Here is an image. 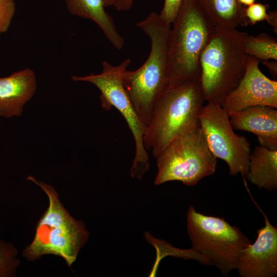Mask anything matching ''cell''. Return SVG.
Returning a JSON list of instances; mask_svg holds the SVG:
<instances>
[{
    "instance_id": "obj_1",
    "label": "cell",
    "mask_w": 277,
    "mask_h": 277,
    "mask_svg": "<svg viewBox=\"0 0 277 277\" xmlns=\"http://www.w3.org/2000/svg\"><path fill=\"white\" fill-rule=\"evenodd\" d=\"M149 38L151 48L145 62L137 69H126L123 84L141 121L147 126L159 97L169 87V42L170 24L160 14L151 12L135 24Z\"/></svg>"
},
{
    "instance_id": "obj_15",
    "label": "cell",
    "mask_w": 277,
    "mask_h": 277,
    "mask_svg": "<svg viewBox=\"0 0 277 277\" xmlns=\"http://www.w3.org/2000/svg\"><path fill=\"white\" fill-rule=\"evenodd\" d=\"M246 178L259 189L273 191L277 188V150L261 145L251 151Z\"/></svg>"
},
{
    "instance_id": "obj_26",
    "label": "cell",
    "mask_w": 277,
    "mask_h": 277,
    "mask_svg": "<svg viewBox=\"0 0 277 277\" xmlns=\"http://www.w3.org/2000/svg\"><path fill=\"white\" fill-rule=\"evenodd\" d=\"M240 4L244 7L248 6L254 3L256 0H238Z\"/></svg>"
},
{
    "instance_id": "obj_3",
    "label": "cell",
    "mask_w": 277,
    "mask_h": 277,
    "mask_svg": "<svg viewBox=\"0 0 277 277\" xmlns=\"http://www.w3.org/2000/svg\"><path fill=\"white\" fill-rule=\"evenodd\" d=\"M27 179L46 193L49 205L38 220L34 239L24 249L23 256L27 260L34 261L44 255L53 254L62 257L71 267L89 233L84 222L73 218L64 207L53 187L32 176Z\"/></svg>"
},
{
    "instance_id": "obj_10",
    "label": "cell",
    "mask_w": 277,
    "mask_h": 277,
    "mask_svg": "<svg viewBox=\"0 0 277 277\" xmlns=\"http://www.w3.org/2000/svg\"><path fill=\"white\" fill-rule=\"evenodd\" d=\"M260 62L253 57H248L243 77L221 104L228 115L257 105L277 108V81L263 73L259 67Z\"/></svg>"
},
{
    "instance_id": "obj_19",
    "label": "cell",
    "mask_w": 277,
    "mask_h": 277,
    "mask_svg": "<svg viewBox=\"0 0 277 277\" xmlns=\"http://www.w3.org/2000/svg\"><path fill=\"white\" fill-rule=\"evenodd\" d=\"M17 249L10 243L0 241V277L14 274L19 264Z\"/></svg>"
},
{
    "instance_id": "obj_17",
    "label": "cell",
    "mask_w": 277,
    "mask_h": 277,
    "mask_svg": "<svg viewBox=\"0 0 277 277\" xmlns=\"http://www.w3.org/2000/svg\"><path fill=\"white\" fill-rule=\"evenodd\" d=\"M243 49L248 56L260 61L277 60L276 40L265 33H261L255 36L248 34L243 42Z\"/></svg>"
},
{
    "instance_id": "obj_24",
    "label": "cell",
    "mask_w": 277,
    "mask_h": 277,
    "mask_svg": "<svg viewBox=\"0 0 277 277\" xmlns=\"http://www.w3.org/2000/svg\"><path fill=\"white\" fill-rule=\"evenodd\" d=\"M267 22L273 28L274 32L277 33V11H271L268 13Z\"/></svg>"
},
{
    "instance_id": "obj_8",
    "label": "cell",
    "mask_w": 277,
    "mask_h": 277,
    "mask_svg": "<svg viewBox=\"0 0 277 277\" xmlns=\"http://www.w3.org/2000/svg\"><path fill=\"white\" fill-rule=\"evenodd\" d=\"M131 61L125 60L121 64L113 66L104 61L102 63L101 73H92L89 75H73L74 81L90 83L101 91L100 99L102 107L109 110L114 107L123 115L132 134L135 144V155L130 168L133 177L141 179L149 170V159L147 150L144 144V135L146 126L136 114L125 89L123 75Z\"/></svg>"
},
{
    "instance_id": "obj_27",
    "label": "cell",
    "mask_w": 277,
    "mask_h": 277,
    "mask_svg": "<svg viewBox=\"0 0 277 277\" xmlns=\"http://www.w3.org/2000/svg\"><path fill=\"white\" fill-rule=\"evenodd\" d=\"M114 0H104L105 7L112 6L113 5Z\"/></svg>"
},
{
    "instance_id": "obj_5",
    "label": "cell",
    "mask_w": 277,
    "mask_h": 277,
    "mask_svg": "<svg viewBox=\"0 0 277 277\" xmlns=\"http://www.w3.org/2000/svg\"><path fill=\"white\" fill-rule=\"evenodd\" d=\"M169 42V88L201 81V57L213 28L194 0H185L172 22Z\"/></svg>"
},
{
    "instance_id": "obj_4",
    "label": "cell",
    "mask_w": 277,
    "mask_h": 277,
    "mask_svg": "<svg viewBox=\"0 0 277 277\" xmlns=\"http://www.w3.org/2000/svg\"><path fill=\"white\" fill-rule=\"evenodd\" d=\"M205 101L201 81L168 88L157 99L144 135L146 149L155 157L175 138L200 124Z\"/></svg>"
},
{
    "instance_id": "obj_13",
    "label": "cell",
    "mask_w": 277,
    "mask_h": 277,
    "mask_svg": "<svg viewBox=\"0 0 277 277\" xmlns=\"http://www.w3.org/2000/svg\"><path fill=\"white\" fill-rule=\"evenodd\" d=\"M36 89V76L29 68L0 77V116L6 118L20 116Z\"/></svg>"
},
{
    "instance_id": "obj_11",
    "label": "cell",
    "mask_w": 277,
    "mask_h": 277,
    "mask_svg": "<svg viewBox=\"0 0 277 277\" xmlns=\"http://www.w3.org/2000/svg\"><path fill=\"white\" fill-rule=\"evenodd\" d=\"M263 213L265 226L258 230L255 241L239 255L236 269L241 277H273L277 274V228Z\"/></svg>"
},
{
    "instance_id": "obj_25",
    "label": "cell",
    "mask_w": 277,
    "mask_h": 277,
    "mask_svg": "<svg viewBox=\"0 0 277 277\" xmlns=\"http://www.w3.org/2000/svg\"><path fill=\"white\" fill-rule=\"evenodd\" d=\"M262 63L266 66L270 73L273 75L274 76H276L277 75V63L276 61H263L262 62Z\"/></svg>"
},
{
    "instance_id": "obj_23",
    "label": "cell",
    "mask_w": 277,
    "mask_h": 277,
    "mask_svg": "<svg viewBox=\"0 0 277 277\" xmlns=\"http://www.w3.org/2000/svg\"><path fill=\"white\" fill-rule=\"evenodd\" d=\"M134 0H114L113 6L118 11H127L132 6Z\"/></svg>"
},
{
    "instance_id": "obj_20",
    "label": "cell",
    "mask_w": 277,
    "mask_h": 277,
    "mask_svg": "<svg viewBox=\"0 0 277 277\" xmlns=\"http://www.w3.org/2000/svg\"><path fill=\"white\" fill-rule=\"evenodd\" d=\"M15 11L14 0H0V36L8 31Z\"/></svg>"
},
{
    "instance_id": "obj_14",
    "label": "cell",
    "mask_w": 277,
    "mask_h": 277,
    "mask_svg": "<svg viewBox=\"0 0 277 277\" xmlns=\"http://www.w3.org/2000/svg\"><path fill=\"white\" fill-rule=\"evenodd\" d=\"M65 1L71 15L92 21L114 48L118 50L123 48L124 39L118 32L113 19L106 11L104 0Z\"/></svg>"
},
{
    "instance_id": "obj_18",
    "label": "cell",
    "mask_w": 277,
    "mask_h": 277,
    "mask_svg": "<svg viewBox=\"0 0 277 277\" xmlns=\"http://www.w3.org/2000/svg\"><path fill=\"white\" fill-rule=\"evenodd\" d=\"M149 243L156 251V258L154 262L156 265H158L161 259L167 255L181 257L184 259H194L201 264L206 265L204 259L191 248L185 250L179 249L173 247L168 243L154 237L150 238Z\"/></svg>"
},
{
    "instance_id": "obj_6",
    "label": "cell",
    "mask_w": 277,
    "mask_h": 277,
    "mask_svg": "<svg viewBox=\"0 0 277 277\" xmlns=\"http://www.w3.org/2000/svg\"><path fill=\"white\" fill-rule=\"evenodd\" d=\"M187 230L192 248L205 261L225 276L236 269L239 255L251 242L236 227L224 218L207 215L190 206Z\"/></svg>"
},
{
    "instance_id": "obj_9",
    "label": "cell",
    "mask_w": 277,
    "mask_h": 277,
    "mask_svg": "<svg viewBox=\"0 0 277 277\" xmlns=\"http://www.w3.org/2000/svg\"><path fill=\"white\" fill-rule=\"evenodd\" d=\"M199 120L213 155L227 163L231 175L245 176L251 151L250 144L245 136L234 132L226 111L220 105L207 103L201 108Z\"/></svg>"
},
{
    "instance_id": "obj_16",
    "label": "cell",
    "mask_w": 277,
    "mask_h": 277,
    "mask_svg": "<svg viewBox=\"0 0 277 277\" xmlns=\"http://www.w3.org/2000/svg\"><path fill=\"white\" fill-rule=\"evenodd\" d=\"M210 24L215 27L234 29L248 25L246 7L238 0H194Z\"/></svg>"
},
{
    "instance_id": "obj_12",
    "label": "cell",
    "mask_w": 277,
    "mask_h": 277,
    "mask_svg": "<svg viewBox=\"0 0 277 277\" xmlns=\"http://www.w3.org/2000/svg\"><path fill=\"white\" fill-rule=\"evenodd\" d=\"M233 129L255 134L260 145L277 150V110L265 105L249 107L229 115Z\"/></svg>"
},
{
    "instance_id": "obj_21",
    "label": "cell",
    "mask_w": 277,
    "mask_h": 277,
    "mask_svg": "<svg viewBox=\"0 0 277 277\" xmlns=\"http://www.w3.org/2000/svg\"><path fill=\"white\" fill-rule=\"evenodd\" d=\"M268 6L260 3H254L245 8V16L248 23L255 25L258 22L266 21L268 17Z\"/></svg>"
},
{
    "instance_id": "obj_2",
    "label": "cell",
    "mask_w": 277,
    "mask_h": 277,
    "mask_svg": "<svg viewBox=\"0 0 277 277\" xmlns=\"http://www.w3.org/2000/svg\"><path fill=\"white\" fill-rule=\"evenodd\" d=\"M248 33L213 27L201 57V83L207 103L220 105L243 77L248 57L243 49Z\"/></svg>"
},
{
    "instance_id": "obj_7",
    "label": "cell",
    "mask_w": 277,
    "mask_h": 277,
    "mask_svg": "<svg viewBox=\"0 0 277 277\" xmlns=\"http://www.w3.org/2000/svg\"><path fill=\"white\" fill-rule=\"evenodd\" d=\"M155 158V185L176 181L188 186L213 174L217 159L210 151L200 124L175 138Z\"/></svg>"
},
{
    "instance_id": "obj_22",
    "label": "cell",
    "mask_w": 277,
    "mask_h": 277,
    "mask_svg": "<svg viewBox=\"0 0 277 277\" xmlns=\"http://www.w3.org/2000/svg\"><path fill=\"white\" fill-rule=\"evenodd\" d=\"M185 0H165L163 8L159 14L165 22L172 23Z\"/></svg>"
}]
</instances>
